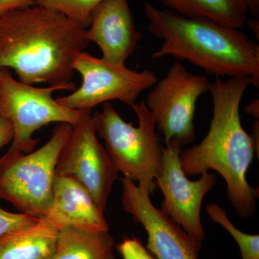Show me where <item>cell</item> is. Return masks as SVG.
Here are the masks:
<instances>
[{
	"mask_svg": "<svg viewBox=\"0 0 259 259\" xmlns=\"http://www.w3.org/2000/svg\"><path fill=\"white\" fill-rule=\"evenodd\" d=\"M147 29L161 40L153 59L173 56L219 76L248 77L259 88V46L240 29L189 18L146 2Z\"/></svg>",
	"mask_w": 259,
	"mask_h": 259,
	"instance_id": "cell-3",
	"label": "cell"
},
{
	"mask_svg": "<svg viewBox=\"0 0 259 259\" xmlns=\"http://www.w3.org/2000/svg\"><path fill=\"white\" fill-rule=\"evenodd\" d=\"M250 84L248 77L226 81L218 77L211 83L213 115L208 133L199 144L180 154L181 166L187 177L214 170L223 177L228 199L242 219L253 215L258 197V189L252 187L246 179L254 157V145L240 115L242 98Z\"/></svg>",
	"mask_w": 259,
	"mask_h": 259,
	"instance_id": "cell-2",
	"label": "cell"
},
{
	"mask_svg": "<svg viewBox=\"0 0 259 259\" xmlns=\"http://www.w3.org/2000/svg\"><path fill=\"white\" fill-rule=\"evenodd\" d=\"M115 245L109 231L65 228L59 230L51 259H115Z\"/></svg>",
	"mask_w": 259,
	"mask_h": 259,
	"instance_id": "cell-15",
	"label": "cell"
},
{
	"mask_svg": "<svg viewBox=\"0 0 259 259\" xmlns=\"http://www.w3.org/2000/svg\"><path fill=\"white\" fill-rule=\"evenodd\" d=\"M211 83L205 75L194 74L176 61L148 93L145 104L165 144L174 141L184 146L193 142L196 105L199 97L209 91Z\"/></svg>",
	"mask_w": 259,
	"mask_h": 259,
	"instance_id": "cell-7",
	"label": "cell"
},
{
	"mask_svg": "<svg viewBox=\"0 0 259 259\" xmlns=\"http://www.w3.org/2000/svg\"><path fill=\"white\" fill-rule=\"evenodd\" d=\"M244 112L248 115L252 116L256 120H258L259 117V100L258 98L254 99L249 102L248 105L244 107Z\"/></svg>",
	"mask_w": 259,
	"mask_h": 259,
	"instance_id": "cell-23",
	"label": "cell"
},
{
	"mask_svg": "<svg viewBox=\"0 0 259 259\" xmlns=\"http://www.w3.org/2000/svg\"><path fill=\"white\" fill-rule=\"evenodd\" d=\"M42 219L58 229L109 231L104 212L84 187L70 177L56 176L50 207Z\"/></svg>",
	"mask_w": 259,
	"mask_h": 259,
	"instance_id": "cell-13",
	"label": "cell"
},
{
	"mask_svg": "<svg viewBox=\"0 0 259 259\" xmlns=\"http://www.w3.org/2000/svg\"><path fill=\"white\" fill-rule=\"evenodd\" d=\"M72 129L69 124L59 123L38 149L29 153L7 151L0 158V199L42 219L52 201L58 160Z\"/></svg>",
	"mask_w": 259,
	"mask_h": 259,
	"instance_id": "cell-5",
	"label": "cell"
},
{
	"mask_svg": "<svg viewBox=\"0 0 259 259\" xmlns=\"http://www.w3.org/2000/svg\"><path fill=\"white\" fill-rule=\"evenodd\" d=\"M248 13L253 18H259V0H244Z\"/></svg>",
	"mask_w": 259,
	"mask_h": 259,
	"instance_id": "cell-25",
	"label": "cell"
},
{
	"mask_svg": "<svg viewBox=\"0 0 259 259\" xmlns=\"http://www.w3.org/2000/svg\"><path fill=\"white\" fill-rule=\"evenodd\" d=\"M168 10L189 18H205L231 28H243L248 10L244 0H160Z\"/></svg>",
	"mask_w": 259,
	"mask_h": 259,
	"instance_id": "cell-16",
	"label": "cell"
},
{
	"mask_svg": "<svg viewBox=\"0 0 259 259\" xmlns=\"http://www.w3.org/2000/svg\"><path fill=\"white\" fill-rule=\"evenodd\" d=\"M115 248L122 259H156L136 237H125Z\"/></svg>",
	"mask_w": 259,
	"mask_h": 259,
	"instance_id": "cell-19",
	"label": "cell"
},
{
	"mask_svg": "<svg viewBox=\"0 0 259 259\" xmlns=\"http://www.w3.org/2000/svg\"><path fill=\"white\" fill-rule=\"evenodd\" d=\"M182 146L171 141L162 146V166L155 180L163 196L161 210L199 242L205 238L201 208L205 196L215 185L214 174L204 172L198 180L191 181L180 163Z\"/></svg>",
	"mask_w": 259,
	"mask_h": 259,
	"instance_id": "cell-10",
	"label": "cell"
},
{
	"mask_svg": "<svg viewBox=\"0 0 259 259\" xmlns=\"http://www.w3.org/2000/svg\"><path fill=\"white\" fill-rule=\"evenodd\" d=\"M206 212L214 223L226 230L239 246L242 259H259V236L249 235L238 230L228 217L227 212L217 204H209Z\"/></svg>",
	"mask_w": 259,
	"mask_h": 259,
	"instance_id": "cell-17",
	"label": "cell"
},
{
	"mask_svg": "<svg viewBox=\"0 0 259 259\" xmlns=\"http://www.w3.org/2000/svg\"><path fill=\"white\" fill-rule=\"evenodd\" d=\"M122 204L135 222L144 227L147 234L146 248L156 259H199L202 242L191 237L179 225L155 207L149 191L124 177Z\"/></svg>",
	"mask_w": 259,
	"mask_h": 259,
	"instance_id": "cell-11",
	"label": "cell"
},
{
	"mask_svg": "<svg viewBox=\"0 0 259 259\" xmlns=\"http://www.w3.org/2000/svg\"><path fill=\"white\" fill-rule=\"evenodd\" d=\"M252 134L250 135L253 145H254L255 152L257 153V156L259 155V122L256 120L252 125Z\"/></svg>",
	"mask_w": 259,
	"mask_h": 259,
	"instance_id": "cell-24",
	"label": "cell"
},
{
	"mask_svg": "<svg viewBox=\"0 0 259 259\" xmlns=\"http://www.w3.org/2000/svg\"><path fill=\"white\" fill-rule=\"evenodd\" d=\"M59 231L44 219L0 236V259H51Z\"/></svg>",
	"mask_w": 259,
	"mask_h": 259,
	"instance_id": "cell-14",
	"label": "cell"
},
{
	"mask_svg": "<svg viewBox=\"0 0 259 259\" xmlns=\"http://www.w3.org/2000/svg\"><path fill=\"white\" fill-rule=\"evenodd\" d=\"M131 107L139 119L138 127L125 122L111 102L102 104L101 111L93 115L94 127L98 138L105 141L117 171L152 194L161 169L162 146L154 117L144 100Z\"/></svg>",
	"mask_w": 259,
	"mask_h": 259,
	"instance_id": "cell-4",
	"label": "cell"
},
{
	"mask_svg": "<svg viewBox=\"0 0 259 259\" xmlns=\"http://www.w3.org/2000/svg\"><path fill=\"white\" fill-rule=\"evenodd\" d=\"M102 1V0H36V5L61 13L87 29L90 25L92 11Z\"/></svg>",
	"mask_w": 259,
	"mask_h": 259,
	"instance_id": "cell-18",
	"label": "cell"
},
{
	"mask_svg": "<svg viewBox=\"0 0 259 259\" xmlns=\"http://www.w3.org/2000/svg\"><path fill=\"white\" fill-rule=\"evenodd\" d=\"M142 37L136 29L129 0H102L92 11L85 31L87 40L102 51V59L115 64H125Z\"/></svg>",
	"mask_w": 259,
	"mask_h": 259,
	"instance_id": "cell-12",
	"label": "cell"
},
{
	"mask_svg": "<svg viewBox=\"0 0 259 259\" xmlns=\"http://www.w3.org/2000/svg\"><path fill=\"white\" fill-rule=\"evenodd\" d=\"M36 5V0H0V17L13 10Z\"/></svg>",
	"mask_w": 259,
	"mask_h": 259,
	"instance_id": "cell-21",
	"label": "cell"
},
{
	"mask_svg": "<svg viewBox=\"0 0 259 259\" xmlns=\"http://www.w3.org/2000/svg\"><path fill=\"white\" fill-rule=\"evenodd\" d=\"M248 28L255 34L257 39H259V21L258 19H252V20H247L246 24Z\"/></svg>",
	"mask_w": 259,
	"mask_h": 259,
	"instance_id": "cell-26",
	"label": "cell"
},
{
	"mask_svg": "<svg viewBox=\"0 0 259 259\" xmlns=\"http://www.w3.org/2000/svg\"><path fill=\"white\" fill-rule=\"evenodd\" d=\"M73 68L81 75V86L70 95L56 99L71 110H92L112 100L131 107L143 92L152 88L158 80L151 70L134 71L125 64L109 62L84 51L76 57Z\"/></svg>",
	"mask_w": 259,
	"mask_h": 259,
	"instance_id": "cell-8",
	"label": "cell"
},
{
	"mask_svg": "<svg viewBox=\"0 0 259 259\" xmlns=\"http://www.w3.org/2000/svg\"><path fill=\"white\" fill-rule=\"evenodd\" d=\"M76 84L37 88L20 82L7 68L0 67V117L11 122L14 137L8 151L28 153L33 151L38 139L33 134L54 122L74 126L92 110H71L62 106L53 97L58 90L74 91Z\"/></svg>",
	"mask_w": 259,
	"mask_h": 259,
	"instance_id": "cell-6",
	"label": "cell"
},
{
	"mask_svg": "<svg viewBox=\"0 0 259 259\" xmlns=\"http://www.w3.org/2000/svg\"><path fill=\"white\" fill-rule=\"evenodd\" d=\"M40 218L25 213L8 212L0 207V236L7 232L37 222Z\"/></svg>",
	"mask_w": 259,
	"mask_h": 259,
	"instance_id": "cell-20",
	"label": "cell"
},
{
	"mask_svg": "<svg viewBox=\"0 0 259 259\" xmlns=\"http://www.w3.org/2000/svg\"><path fill=\"white\" fill-rule=\"evenodd\" d=\"M56 176L70 177L86 189L105 212L114 184L119 180L106 148L99 141L93 112L73 126L56 167Z\"/></svg>",
	"mask_w": 259,
	"mask_h": 259,
	"instance_id": "cell-9",
	"label": "cell"
},
{
	"mask_svg": "<svg viewBox=\"0 0 259 259\" xmlns=\"http://www.w3.org/2000/svg\"><path fill=\"white\" fill-rule=\"evenodd\" d=\"M86 28L35 5L0 17V67L20 82L49 86L71 82L76 57L89 47Z\"/></svg>",
	"mask_w": 259,
	"mask_h": 259,
	"instance_id": "cell-1",
	"label": "cell"
},
{
	"mask_svg": "<svg viewBox=\"0 0 259 259\" xmlns=\"http://www.w3.org/2000/svg\"><path fill=\"white\" fill-rule=\"evenodd\" d=\"M14 128L11 122L4 117H0V149L13 141Z\"/></svg>",
	"mask_w": 259,
	"mask_h": 259,
	"instance_id": "cell-22",
	"label": "cell"
}]
</instances>
